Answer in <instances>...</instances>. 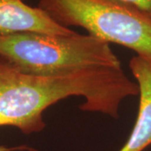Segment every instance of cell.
<instances>
[{"mask_svg": "<svg viewBox=\"0 0 151 151\" xmlns=\"http://www.w3.org/2000/svg\"><path fill=\"white\" fill-rule=\"evenodd\" d=\"M24 1H25V0H24Z\"/></svg>", "mask_w": 151, "mask_h": 151, "instance_id": "cell-7", "label": "cell"}, {"mask_svg": "<svg viewBox=\"0 0 151 151\" xmlns=\"http://www.w3.org/2000/svg\"><path fill=\"white\" fill-rule=\"evenodd\" d=\"M134 7L151 16V0H109Z\"/></svg>", "mask_w": 151, "mask_h": 151, "instance_id": "cell-5", "label": "cell"}, {"mask_svg": "<svg viewBox=\"0 0 151 151\" xmlns=\"http://www.w3.org/2000/svg\"><path fill=\"white\" fill-rule=\"evenodd\" d=\"M19 150H29L35 151L32 148L27 146H16V147H7V146L0 145V151H19Z\"/></svg>", "mask_w": 151, "mask_h": 151, "instance_id": "cell-6", "label": "cell"}, {"mask_svg": "<svg viewBox=\"0 0 151 151\" xmlns=\"http://www.w3.org/2000/svg\"><path fill=\"white\" fill-rule=\"evenodd\" d=\"M38 7L64 27H81L151 58V16L133 6L109 0H40Z\"/></svg>", "mask_w": 151, "mask_h": 151, "instance_id": "cell-2", "label": "cell"}, {"mask_svg": "<svg viewBox=\"0 0 151 151\" xmlns=\"http://www.w3.org/2000/svg\"><path fill=\"white\" fill-rule=\"evenodd\" d=\"M0 59L29 75H58L96 66L122 67L110 44L76 32L0 35Z\"/></svg>", "mask_w": 151, "mask_h": 151, "instance_id": "cell-1", "label": "cell"}, {"mask_svg": "<svg viewBox=\"0 0 151 151\" xmlns=\"http://www.w3.org/2000/svg\"><path fill=\"white\" fill-rule=\"evenodd\" d=\"M23 32L71 35L75 32L55 21L40 7H31L24 0H0V35Z\"/></svg>", "mask_w": 151, "mask_h": 151, "instance_id": "cell-3", "label": "cell"}, {"mask_svg": "<svg viewBox=\"0 0 151 151\" xmlns=\"http://www.w3.org/2000/svg\"><path fill=\"white\" fill-rule=\"evenodd\" d=\"M129 67L139 86V105L132 132L119 151H144L151 145V58L136 55Z\"/></svg>", "mask_w": 151, "mask_h": 151, "instance_id": "cell-4", "label": "cell"}]
</instances>
